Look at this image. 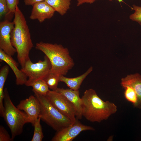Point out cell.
Returning a JSON list of instances; mask_svg holds the SVG:
<instances>
[{
    "instance_id": "cell-28",
    "label": "cell",
    "mask_w": 141,
    "mask_h": 141,
    "mask_svg": "<svg viewBox=\"0 0 141 141\" xmlns=\"http://www.w3.org/2000/svg\"><path fill=\"white\" fill-rule=\"evenodd\" d=\"M109 1H113V0H108ZM119 3H121V2H123V0H116Z\"/></svg>"
},
{
    "instance_id": "cell-7",
    "label": "cell",
    "mask_w": 141,
    "mask_h": 141,
    "mask_svg": "<svg viewBox=\"0 0 141 141\" xmlns=\"http://www.w3.org/2000/svg\"><path fill=\"white\" fill-rule=\"evenodd\" d=\"M52 105L60 112L74 123L76 111L72 103L64 96L55 91L49 90L46 95Z\"/></svg>"
},
{
    "instance_id": "cell-8",
    "label": "cell",
    "mask_w": 141,
    "mask_h": 141,
    "mask_svg": "<svg viewBox=\"0 0 141 141\" xmlns=\"http://www.w3.org/2000/svg\"><path fill=\"white\" fill-rule=\"evenodd\" d=\"M95 130L92 127L82 124L76 118L72 125L56 131L51 141H72L83 131Z\"/></svg>"
},
{
    "instance_id": "cell-19",
    "label": "cell",
    "mask_w": 141,
    "mask_h": 141,
    "mask_svg": "<svg viewBox=\"0 0 141 141\" xmlns=\"http://www.w3.org/2000/svg\"><path fill=\"white\" fill-rule=\"evenodd\" d=\"M60 76L56 74L50 72L44 78L49 88L52 90L55 91L57 88L59 82Z\"/></svg>"
},
{
    "instance_id": "cell-15",
    "label": "cell",
    "mask_w": 141,
    "mask_h": 141,
    "mask_svg": "<svg viewBox=\"0 0 141 141\" xmlns=\"http://www.w3.org/2000/svg\"><path fill=\"white\" fill-rule=\"evenodd\" d=\"M93 69V67L91 66L84 73L74 78H69L63 75L60 76L59 81L64 83L71 89L78 90L84 80L92 71Z\"/></svg>"
},
{
    "instance_id": "cell-17",
    "label": "cell",
    "mask_w": 141,
    "mask_h": 141,
    "mask_svg": "<svg viewBox=\"0 0 141 141\" xmlns=\"http://www.w3.org/2000/svg\"><path fill=\"white\" fill-rule=\"evenodd\" d=\"M54 10L61 16L64 15L70 8L71 0H45Z\"/></svg>"
},
{
    "instance_id": "cell-26",
    "label": "cell",
    "mask_w": 141,
    "mask_h": 141,
    "mask_svg": "<svg viewBox=\"0 0 141 141\" xmlns=\"http://www.w3.org/2000/svg\"><path fill=\"white\" fill-rule=\"evenodd\" d=\"M45 0H24L25 4L26 5H33L34 4Z\"/></svg>"
},
{
    "instance_id": "cell-23",
    "label": "cell",
    "mask_w": 141,
    "mask_h": 141,
    "mask_svg": "<svg viewBox=\"0 0 141 141\" xmlns=\"http://www.w3.org/2000/svg\"><path fill=\"white\" fill-rule=\"evenodd\" d=\"M8 7V12L5 16V17H9V15H13L15 10L16 7L18 5L19 0H6Z\"/></svg>"
},
{
    "instance_id": "cell-25",
    "label": "cell",
    "mask_w": 141,
    "mask_h": 141,
    "mask_svg": "<svg viewBox=\"0 0 141 141\" xmlns=\"http://www.w3.org/2000/svg\"><path fill=\"white\" fill-rule=\"evenodd\" d=\"M8 7L6 0H0V17L5 16L8 12Z\"/></svg>"
},
{
    "instance_id": "cell-4",
    "label": "cell",
    "mask_w": 141,
    "mask_h": 141,
    "mask_svg": "<svg viewBox=\"0 0 141 141\" xmlns=\"http://www.w3.org/2000/svg\"><path fill=\"white\" fill-rule=\"evenodd\" d=\"M4 112L3 117L10 128L11 138L14 140L16 136L21 134L25 125L32 121L27 114L19 109L13 103L8 90L4 89Z\"/></svg>"
},
{
    "instance_id": "cell-18",
    "label": "cell",
    "mask_w": 141,
    "mask_h": 141,
    "mask_svg": "<svg viewBox=\"0 0 141 141\" xmlns=\"http://www.w3.org/2000/svg\"><path fill=\"white\" fill-rule=\"evenodd\" d=\"M32 91L40 94L46 95L49 90V87L43 79H40L35 82L32 85Z\"/></svg>"
},
{
    "instance_id": "cell-21",
    "label": "cell",
    "mask_w": 141,
    "mask_h": 141,
    "mask_svg": "<svg viewBox=\"0 0 141 141\" xmlns=\"http://www.w3.org/2000/svg\"><path fill=\"white\" fill-rule=\"evenodd\" d=\"M124 88L125 89L124 95L125 98L128 101L135 105L137 101V97L134 89L131 87L127 86Z\"/></svg>"
},
{
    "instance_id": "cell-20",
    "label": "cell",
    "mask_w": 141,
    "mask_h": 141,
    "mask_svg": "<svg viewBox=\"0 0 141 141\" xmlns=\"http://www.w3.org/2000/svg\"><path fill=\"white\" fill-rule=\"evenodd\" d=\"M40 120V118L39 117L34 122L33 126L34 127V132L31 141H42L44 138Z\"/></svg>"
},
{
    "instance_id": "cell-9",
    "label": "cell",
    "mask_w": 141,
    "mask_h": 141,
    "mask_svg": "<svg viewBox=\"0 0 141 141\" xmlns=\"http://www.w3.org/2000/svg\"><path fill=\"white\" fill-rule=\"evenodd\" d=\"M14 23L6 19L0 22V49L11 56L16 52V50L12 46L11 33L14 28Z\"/></svg>"
},
{
    "instance_id": "cell-3",
    "label": "cell",
    "mask_w": 141,
    "mask_h": 141,
    "mask_svg": "<svg viewBox=\"0 0 141 141\" xmlns=\"http://www.w3.org/2000/svg\"><path fill=\"white\" fill-rule=\"evenodd\" d=\"M35 48L48 58L51 65V73L65 76L74 65L68 49L61 44L40 42L36 44Z\"/></svg>"
},
{
    "instance_id": "cell-12",
    "label": "cell",
    "mask_w": 141,
    "mask_h": 141,
    "mask_svg": "<svg viewBox=\"0 0 141 141\" xmlns=\"http://www.w3.org/2000/svg\"><path fill=\"white\" fill-rule=\"evenodd\" d=\"M54 91L63 95L72 103L76 110V118L78 120L81 119L83 116L82 101L81 98L80 97L79 90L58 87Z\"/></svg>"
},
{
    "instance_id": "cell-5",
    "label": "cell",
    "mask_w": 141,
    "mask_h": 141,
    "mask_svg": "<svg viewBox=\"0 0 141 141\" xmlns=\"http://www.w3.org/2000/svg\"><path fill=\"white\" fill-rule=\"evenodd\" d=\"M38 100L40 111L39 117L56 131L72 125L73 123L68 118L62 114L51 104L46 95L33 92Z\"/></svg>"
},
{
    "instance_id": "cell-1",
    "label": "cell",
    "mask_w": 141,
    "mask_h": 141,
    "mask_svg": "<svg viewBox=\"0 0 141 141\" xmlns=\"http://www.w3.org/2000/svg\"><path fill=\"white\" fill-rule=\"evenodd\" d=\"M14 15V26L11 33V42L16 50L17 59L22 68L26 62L30 58L29 53L33 44L26 21L18 5Z\"/></svg>"
},
{
    "instance_id": "cell-16",
    "label": "cell",
    "mask_w": 141,
    "mask_h": 141,
    "mask_svg": "<svg viewBox=\"0 0 141 141\" xmlns=\"http://www.w3.org/2000/svg\"><path fill=\"white\" fill-rule=\"evenodd\" d=\"M9 66L7 65H4L2 67L0 70V115L2 117L3 116L4 110L3 105L4 87L9 72Z\"/></svg>"
},
{
    "instance_id": "cell-6",
    "label": "cell",
    "mask_w": 141,
    "mask_h": 141,
    "mask_svg": "<svg viewBox=\"0 0 141 141\" xmlns=\"http://www.w3.org/2000/svg\"><path fill=\"white\" fill-rule=\"evenodd\" d=\"M51 65L48 58L45 56L44 60L34 63L30 58L20 69L28 78L25 85L31 86L36 81L43 79L50 72Z\"/></svg>"
},
{
    "instance_id": "cell-11",
    "label": "cell",
    "mask_w": 141,
    "mask_h": 141,
    "mask_svg": "<svg viewBox=\"0 0 141 141\" xmlns=\"http://www.w3.org/2000/svg\"><path fill=\"white\" fill-rule=\"evenodd\" d=\"M32 6L30 18L32 20L37 19L40 23L52 18L55 11L45 1L36 3Z\"/></svg>"
},
{
    "instance_id": "cell-10",
    "label": "cell",
    "mask_w": 141,
    "mask_h": 141,
    "mask_svg": "<svg viewBox=\"0 0 141 141\" xmlns=\"http://www.w3.org/2000/svg\"><path fill=\"white\" fill-rule=\"evenodd\" d=\"M17 107L27 114L31 120L33 126L40 113V105L37 98L34 95H31L28 98L21 101Z\"/></svg>"
},
{
    "instance_id": "cell-14",
    "label": "cell",
    "mask_w": 141,
    "mask_h": 141,
    "mask_svg": "<svg viewBox=\"0 0 141 141\" xmlns=\"http://www.w3.org/2000/svg\"><path fill=\"white\" fill-rule=\"evenodd\" d=\"M0 60L4 62L10 67L16 77V83L18 85L25 84L27 80V77L18 67V63L16 62L12 57L5 53L0 49Z\"/></svg>"
},
{
    "instance_id": "cell-24",
    "label": "cell",
    "mask_w": 141,
    "mask_h": 141,
    "mask_svg": "<svg viewBox=\"0 0 141 141\" xmlns=\"http://www.w3.org/2000/svg\"><path fill=\"white\" fill-rule=\"evenodd\" d=\"M13 140L4 127L0 125V141H12Z\"/></svg>"
},
{
    "instance_id": "cell-2",
    "label": "cell",
    "mask_w": 141,
    "mask_h": 141,
    "mask_svg": "<svg viewBox=\"0 0 141 141\" xmlns=\"http://www.w3.org/2000/svg\"><path fill=\"white\" fill-rule=\"evenodd\" d=\"M81 99L82 116L91 122H100L106 120L117 111L114 103L103 101L92 89L85 90Z\"/></svg>"
},
{
    "instance_id": "cell-13",
    "label": "cell",
    "mask_w": 141,
    "mask_h": 141,
    "mask_svg": "<svg viewBox=\"0 0 141 141\" xmlns=\"http://www.w3.org/2000/svg\"><path fill=\"white\" fill-rule=\"evenodd\" d=\"M121 84L123 88L128 86L135 91L137 97V101L133 106L141 109V75L137 73L127 75L121 80Z\"/></svg>"
},
{
    "instance_id": "cell-27",
    "label": "cell",
    "mask_w": 141,
    "mask_h": 141,
    "mask_svg": "<svg viewBox=\"0 0 141 141\" xmlns=\"http://www.w3.org/2000/svg\"><path fill=\"white\" fill-rule=\"evenodd\" d=\"M97 0H77V6H79L85 3L92 4Z\"/></svg>"
},
{
    "instance_id": "cell-22",
    "label": "cell",
    "mask_w": 141,
    "mask_h": 141,
    "mask_svg": "<svg viewBox=\"0 0 141 141\" xmlns=\"http://www.w3.org/2000/svg\"><path fill=\"white\" fill-rule=\"evenodd\" d=\"M131 9L134 10V12L130 15L129 19L141 25V7L133 4Z\"/></svg>"
}]
</instances>
